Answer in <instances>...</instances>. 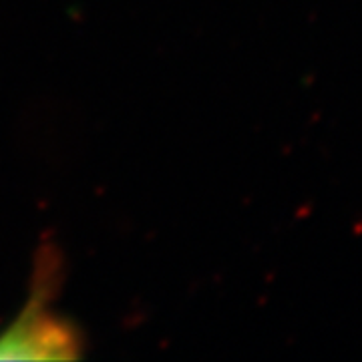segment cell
<instances>
[{
  "mask_svg": "<svg viewBox=\"0 0 362 362\" xmlns=\"http://www.w3.org/2000/svg\"><path fill=\"white\" fill-rule=\"evenodd\" d=\"M77 354L78 332L52 318L37 300H30L28 308L0 334V358H75Z\"/></svg>",
  "mask_w": 362,
  "mask_h": 362,
  "instance_id": "obj_1",
  "label": "cell"
}]
</instances>
